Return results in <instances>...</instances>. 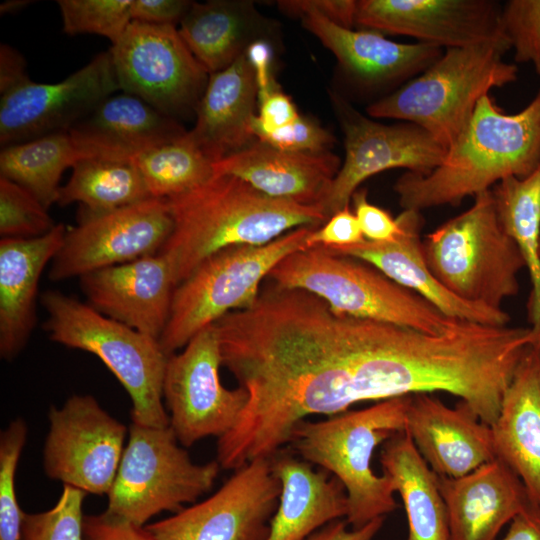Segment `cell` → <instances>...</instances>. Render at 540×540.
<instances>
[{
    "label": "cell",
    "mask_w": 540,
    "mask_h": 540,
    "mask_svg": "<svg viewBox=\"0 0 540 540\" xmlns=\"http://www.w3.org/2000/svg\"><path fill=\"white\" fill-rule=\"evenodd\" d=\"M167 201L173 230L158 253L170 264L176 286L222 249L264 245L291 230L327 221L322 206L270 197L229 174L214 173Z\"/></svg>",
    "instance_id": "cell-1"
},
{
    "label": "cell",
    "mask_w": 540,
    "mask_h": 540,
    "mask_svg": "<svg viewBox=\"0 0 540 540\" xmlns=\"http://www.w3.org/2000/svg\"><path fill=\"white\" fill-rule=\"evenodd\" d=\"M540 164V91L520 112L507 114L483 96L443 161L427 174L406 172L394 191L404 210L458 205L509 178H523Z\"/></svg>",
    "instance_id": "cell-2"
},
{
    "label": "cell",
    "mask_w": 540,
    "mask_h": 540,
    "mask_svg": "<svg viewBox=\"0 0 540 540\" xmlns=\"http://www.w3.org/2000/svg\"><path fill=\"white\" fill-rule=\"evenodd\" d=\"M411 396L394 397L322 421L299 422L289 445L294 453L337 478L347 498L345 520L360 528L398 508L388 478L371 467L375 449L406 429Z\"/></svg>",
    "instance_id": "cell-3"
},
{
    "label": "cell",
    "mask_w": 540,
    "mask_h": 540,
    "mask_svg": "<svg viewBox=\"0 0 540 540\" xmlns=\"http://www.w3.org/2000/svg\"><path fill=\"white\" fill-rule=\"evenodd\" d=\"M507 51L493 44L446 49L421 74L372 102L367 113L413 123L447 149L483 96L516 81L517 66L503 60Z\"/></svg>",
    "instance_id": "cell-4"
},
{
    "label": "cell",
    "mask_w": 540,
    "mask_h": 540,
    "mask_svg": "<svg viewBox=\"0 0 540 540\" xmlns=\"http://www.w3.org/2000/svg\"><path fill=\"white\" fill-rule=\"evenodd\" d=\"M268 279L284 288L308 291L335 312L356 318L431 334L444 333L458 321L374 266L320 246L286 256L271 270Z\"/></svg>",
    "instance_id": "cell-5"
},
{
    "label": "cell",
    "mask_w": 540,
    "mask_h": 540,
    "mask_svg": "<svg viewBox=\"0 0 540 540\" xmlns=\"http://www.w3.org/2000/svg\"><path fill=\"white\" fill-rule=\"evenodd\" d=\"M40 301L50 340L96 355L122 384L132 402L131 422L170 425L162 401L168 356L158 340L56 290L42 293Z\"/></svg>",
    "instance_id": "cell-6"
},
{
    "label": "cell",
    "mask_w": 540,
    "mask_h": 540,
    "mask_svg": "<svg viewBox=\"0 0 540 540\" xmlns=\"http://www.w3.org/2000/svg\"><path fill=\"white\" fill-rule=\"evenodd\" d=\"M473 198L467 210L425 236L423 254L450 292L468 302L502 308V302L517 295L525 263L500 222L491 189Z\"/></svg>",
    "instance_id": "cell-7"
},
{
    "label": "cell",
    "mask_w": 540,
    "mask_h": 540,
    "mask_svg": "<svg viewBox=\"0 0 540 540\" xmlns=\"http://www.w3.org/2000/svg\"><path fill=\"white\" fill-rule=\"evenodd\" d=\"M316 227H300L259 246L222 249L204 259L173 293L170 316L159 340L169 357L226 314L250 307L263 279L286 256L305 249Z\"/></svg>",
    "instance_id": "cell-8"
},
{
    "label": "cell",
    "mask_w": 540,
    "mask_h": 540,
    "mask_svg": "<svg viewBox=\"0 0 540 540\" xmlns=\"http://www.w3.org/2000/svg\"><path fill=\"white\" fill-rule=\"evenodd\" d=\"M177 442L170 425L131 422L105 512L143 527L152 517L164 511L177 513L208 492L220 464L194 463Z\"/></svg>",
    "instance_id": "cell-9"
},
{
    "label": "cell",
    "mask_w": 540,
    "mask_h": 540,
    "mask_svg": "<svg viewBox=\"0 0 540 540\" xmlns=\"http://www.w3.org/2000/svg\"><path fill=\"white\" fill-rule=\"evenodd\" d=\"M109 51L120 91L177 121L195 115L209 74L176 26L132 21Z\"/></svg>",
    "instance_id": "cell-10"
},
{
    "label": "cell",
    "mask_w": 540,
    "mask_h": 540,
    "mask_svg": "<svg viewBox=\"0 0 540 540\" xmlns=\"http://www.w3.org/2000/svg\"><path fill=\"white\" fill-rule=\"evenodd\" d=\"M220 366L214 324L197 333L180 353L168 357L163 398L170 411V427L184 447L209 436H224L233 429L248 402V393L242 387L228 389L222 385Z\"/></svg>",
    "instance_id": "cell-11"
},
{
    "label": "cell",
    "mask_w": 540,
    "mask_h": 540,
    "mask_svg": "<svg viewBox=\"0 0 540 540\" xmlns=\"http://www.w3.org/2000/svg\"><path fill=\"white\" fill-rule=\"evenodd\" d=\"M43 468L58 480L95 495L110 491L129 430L91 395H73L61 408L51 406Z\"/></svg>",
    "instance_id": "cell-12"
},
{
    "label": "cell",
    "mask_w": 540,
    "mask_h": 540,
    "mask_svg": "<svg viewBox=\"0 0 540 540\" xmlns=\"http://www.w3.org/2000/svg\"><path fill=\"white\" fill-rule=\"evenodd\" d=\"M173 230L167 199L148 198L100 214L82 211L66 229L49 278L62 281L157 254Z\"/></svg>",
    "instance_id": "cell-13"
},
{
    "label": "cell",
    "mask_w": 540,
    "mask_h": 540,
    "mask_svg": "<svg viewBox=\"0 0 540 540\" xmlns=\"http://www.w3.org/2000/svg\"><path fill=\"white\" fill-rule=\"evenodd\" d=\"M281 490L270 458H258L204 501L145 527L155 540H266Z\"/></svg>",
    "instance_id": "cell-14"
},
{
    "label": "cell",
    "mask_w": 540,
    "mask_h": 540,
    "mask_svg": "<svg viewBox=\"0 0 540 540\" xmlns=\"http://www.w3.org/2000/svg\"><path fill=\"white\" fill-rule=\"evenodd\" d=\"M336 108L344 132L345 158L323 206L327 220L350 204L369 177L394 168L427 174L445 157L446 148L413 123L375 122L340 99Z\"/></svg>",
    "instance_id": "cell-15"
},
{
    "label": "cell",
    "mask_w": 540,
    "mask_h": 540,
    "mask_svg": "<svg viewBox=\"0 0 540 540\" xmlns=\"http://www.w3.org/2000/svg\"><path fill=\"white\" fill-rule=\"evenodd\" d=\"M120 91L110 51L55 83L32 80L0 97V144L5 147L68 131L103 99Z\"/></svg>",
    "instance_id": "cell-16"
},
{
    "label": "cell",
    "mask_w": 540,
    "mask_h": 540,
    "mask_svg": "<svg viewBox=\"0 0 540 540\" xmlns=\"http://www.w3.org/2000/svg\"><path fill=\"white\" fill-rule=\"evenodd\" d=\"M493 0H360L355 24L444 50L493 44L511 49Z\"/></svg>",
    "instance_id": "cell-17"
},
{
    "label": "cell",
    "mask_w": 540,
    "mask_h": 540,
    "mask_svg": "<svg viewBox=\"0 0 540 540\" xmlns=\"http://www.w3.org/2000/svg\"><path fill=\"white\" fill-rule=\"evenodd\" d=\"M79 279L87 303L95 310L160 340L176 288L164 256L157 253L99 269Z\"/></svg>",
    "instance_id": "cell-18"
},
{
    "label": "cell",
    "mask_w": 540,
    "mask_h": 540,
    "mask_svg": "<svg viewBox=\"0 0 540 540\" xmlns=\"http://www.w3.org/2000/svg\"><path fill=\"white\" fill-rule=\"evenodd\" d=\"M304 28L337 58L345 73L367 89L394 91L425 71L444 52L428 43H399L371 29L339 26L314 11H304Z\"/></svg>",
    "instance_id": "cell-19"
},
{
    "label": "cell",
    "mask_w": 540,
    "mask_h": 540,
    "mask_svg": "<svg viewBox=\"0 0 540 540\" xmlns=\"http://www.w3.org/2000/svg\"><path fill=\"white\" fill-rule=\"evenodd\" d=\"M405 431L439 476L459 478L496 459L491 426L463 401L451 408L432 394L412 395Z\"/></svg>",
    "instance_id": "cell-20"
},
{
    "label": "cell",
    "mask_w": 540,
    "mask_h": 540,
    "mask_svg": "<svg viewBox=\"0 0 540 540\" xmlns=\"http://www.w3.org/2000/svg\"><path fill=\"white\" fill-rule=\"evenodd\" d=\"M398 218L403 226V234L396 241L380 243L364 240L351 246L327 249L374 266L450 318L495 326L509 324L511 317L502 308L461 299L433 275L423 254L420 239L423 219L420 212L403 210Z\"/></svg>",
    "instance_id": "cell-21"
},
{
    "label": "cell",
    "mask_w": 540,
    "mask_h": 540,
    "mask_svg": "<svg viewBox=\"0 0 540 540\" xmlns=\"http://www.w3.org/2000/svg\"><path fill=\"white\" fill-rule=\"evenodd\" d=\"M187 130L142 99L118 91L103 99L69 130L82 158L132 161Z\"/></svg>",
    "instance_id": "cell-22"
},
{
    "label": "cell",
    "mask_w": 540,
    "mask_h": 540,
    "mask_svg": "<svg viewBox=\"0 0 540 540\" xmlns=\"http://www.w3.org/2000/svg\"><path fill=\"white\" fill-rule=\"evenodd\" d=\"M437 483L450 540H494L531 500L519 477L498 458L459 478L437 475Z\"/></svg>",
    "instance_id": "cell-23"
},
{
    "label": "cell",
    "mask_w": 540,
    "mask_h": 540,
    "mask_svg": "<svg viewBox=\"0 0 540 540\" xmlns=\"http://www.w3.org/2000/svg\"><path fill=\"white\" fill-rule=\"evenodd\" d=\"M340 167L329 151L287 152L258 140L213 163L214 173L238 177L270 197L322 207Z\"/></svg>",
    "instance_id": "cell-24"
},
{
    "label": "cell",
    "mask_w": 540,
    "mask_h": 540,
    "mask_svg": "<svg viewBox=\"0 0 540 540\" xmlns=\"http://www.w3.org/2000/svg\"><path fill=\"white\" fill-rule=\"evenodd\" d=\"M257 98L256 74L246 51L225 69L209 75L189 134L212 163L255 141Z\"/></svg>",
    "instance_id": "cell-25"
},
{
    "label": "cell",
    "mask_w": 540,
    "mask_h": 540,
    "mask_svg": "<svg viewBox=\"0 0 540 540\" xmlns=\"http://www.w3.org/2000/svg\"><path fill=\"white\" fill-rule=\"evenodd\" d=\"M66 229L58 223L39 237L0 240V355L5 360L19 354L34 329L39 280Z\"/></svg>",
    "instance_id": "cell-26"
},
{
    "label": "cell",
    "mask_w": 540,
    "mask_h": 540,
    "mask_svg": "<svg viewBox=\"0 0 540 540\" xmlns=\"http://www.w3.org/2000/svg\"><path fill=\"white\" fill-rule=\"evenodd\" d=\"M491 429L496 458L540 506V348L530 346L525 352Z\"/></svg>",
    "instance_id": "cell-27"
},
{
    "label": "cell",
    "mask_w": 540,
    "mask_h": 540,
    "mask_svg": "<svg viewBox=\"0 0 540 540\" xmlns=\"http://www.w3.org/2000/svg\"><path fill=\"white\" fill-rule=\"evenodd\" d=\"M270 460L282 490L266 540H303L324 525L345 518L347 498L337 478L323 469L315 470L285 449Z\"/></svg>",
    "instance_id": "cell-28"
},
{
    "label": "cell",
    "mask_w": 540,
    "mask_h": 540,
    "mask_svg": "<svg viewBox=\"0 0 540 540\" xmlns=\"http://www.w3.org/2000/svg\"><path fill=\"white\" fill-rule=\"evenodd\" d=\"M382 447L383 475L394 492L399 493L407 515L406 540H450L447 510L437 474L418 453L409 434L398 433Z\"/></svg>",
    "instance_id": "cell-29"
},
{
    "label": "cell",
    "mask_w": 540,
    "mask_h": 540,
    "mask_svg": "<svg viewBox=\"0 0 540 540\" xmlns=\"http://www.w3.org/2000/svg\"><path fill=\"white\" fill-rule=\"evenodd\" d=\"M261 17L252 3L231 0L193 2L179 23V33L210 75L221 71L258 39Z\"/></svg>",
    "instance_id": "cell-30"
},
{
    "label": "cell",
    "mask_w": 540,
    "mask_h": 540,
    "mask_svg": "<svg viewBox=\"0 0 540 540\" xmlns=\"http://www.w3.org/2000/svg\"><path fill=\"white\" fill-rule=\"evenodd\" d=\"M491 192L500 222L519 248L529 271L532 346L540 348V164L526 177L498 182Z\"/></svg>",
    "instance_id": "cell-31"
},
{
    "label": "cell",
    "mask_w": 540,
    "mask_h": 540,
    "mask_svg": "<svg viewBox=\"0 0 540 540\" xmlns=\"http://www.w3.org/2000/svg\"><path fill=\"white\" fill-rule=\"evenodd\" d=\"M153 198L133 161L98 157L79 159L60 187L57 204L79 203L82 211L100 214Z\"/></svg>",
    "instance_id": "cell-32"
},
{
    "label": "cell",
    "mask_w": 540,
    "mask_h": 540,
    "mask_svg": "<svg viewBox=\"0 0 540 540\" xmlns=\"http://www.w3.org/2000/svg\"><path fill=\"white\" fill-rule=\"evenodd\" d=\"M81 158L69 132H55L2 147L0 177L24 187L49 209L57 203L64 171Z\"/></svg>",
    "instance_id": "cell-33"
},
{
    "label": "cell",
    "mask_w": 540,
    "mask_h": 540,
    "mask_svg": "<svg viewBox=\"0 0 540 540\" xmlns=\"http://www.w3.org/2000/svg\"><path fill=\"white\" fill-rule=\"evenodd\" d=\"M132 161L153 198L170 199L184 194L214 174L213 163L197 146L189 131Z\"/></svg>",
    "instance_id": "cell-34"
},
{
    "label": "cell",
    "mask_w": 540,
    "mask_h": 540,
    "mask_svg": "<svg viewBox=\"0 0 540 540\" xmlns=\"http://www.w3.org/2000/svg\"><path fill=\"white\" fill-rule=\"evenodd\" d=\"M63 31L95 34L116 44L132 22L133 0H57Z\"/></svg>",
    "instance_id": "cell-35"
},
{
    "label": "cell",
    "mask_w": 540,
    "mask_h": 540,
    "mask_svg": "<svg viewBox=\"0 0 540 540\" xmlns=\"http://www.w3.org/2000/svg\"><path fill=\"white\" fill-rule=\"evenodd\" d=\"M27 434V424L20 417L0 434V540L21 538L25 512L16 498L15 474Z\"/></svg>",
    "instance_id": "cell-36"
},
{
    "label": "cell",
    "mask_w": 540,
    "mask_h": 540,
    "mask_svg": "<svg viewBox=\"0 0 540 540\" xmlns=\"http://www.w3.org/2000/svg\"><path fill=\"white\" fill-rule=\"evenodd\" d=\"M39 199L19 184L0 177L1 238H35L55 227Z\"/></svg>",
    "instance_id": "cell-37"
},
{
    "label": "cell",
    "mask_w": 540,
    "mask_h": 540,
    "mask_svg": "<svg viewBox=\"0 0 540 540\" xmlns=\"http://www.w3.org/2000/svg\"><path fill=\"white\" fill-rule=\"evenodd\" d=\"M87 493L64 485L49 510L24 513L20 540H83V502Z\"/></svg>",
    "instance_id": "cell-38"
},
{
    "label": "cell",
    "mask_w": 540,
    "mask_h": 540,
    "mask_svg": "<svg viewBox=\"0 0 540 540\" xmlns=\"http://www.w3.org/2000/svg\"><path fill=\"white\" fill-rule=\"evenodd\" d=\"M501 20L515 61L532 64L540 75V0L506 2Z\"/></svg>",
    "instance_id": "cell-39"
},
{
    "label": "cell",
    "mask_w": 540,
    "mask_h": 540,
    "mask_svg": "<svg viewBox=\"0 0 540 540\" xmlns=\"http://www.w3.org/2000/svg\"><path fill=\"white\" fill-rule=\"evenodd\" d=\"M256 140L282 151L313 154L328 152L335 141L329 131L302 115L282 128L259 134Z\"/></svg>",
    "instance_id": "cell-40"
},
{
    "label": "cell",
    "mask_w": 540,
    "mask_h": 540,
    "mask_svg": "<svg viewBox=\"0 0 540 540\" xmlns=\"http://www.w3.org/2000/svg\"><path fill=\"white\" fill-rule=\"evenodd\" d=\"M257 114L253 121L256 136L282 128L299 117L291 100L275 83L274 79L258 85Z\"/></svg>",
    "instance_id": "cell-41"
},
{
    "label": "cell",
    "mask_w": 540,
    "mask_h": 540,
    "mask_svg": "<svg viewBox=\"0 0 540 540\" xmlns=\"http://www.w3.org/2000/svg\"><path fill=\"white\" fill-rule=\"evenodd\" d=\"M354 213L366 240L372 242H393L403 234L399 218H393L386 210L372 204L367 191L357 190L352 198Z\"/></svg>",
    "instance_id": "cell-42"
},
{
    "label": "cell",
    "mask_w": 540,
    "mask_h": 540,
    "mask_svg": "<svg viewBox=\"0 0 540 540\" xmlns=\"http://www.w3.org/2000/svg\"><path fill=\"white\" fill-rule=\"evenodd\" d=\"M365 239L357 217L348 206L334 213L321 227L313 228L305 243L306 248H338L355 245Z\"/></svg>",
    "instance_id": "cell-43"
},
{
    "label": "cell",
    "mask_w": 540,
    "mask_h": 540,
    "mask_svg": "<svg viewBox=\"0 0 540 540\" xmlns=\"http://www.w3.org/2000/svg\"><path fill=\"white\" fill-rule=\"evenodd\" d=\"M83 540H155L145 526H137L106 512L84 515Z\"/></svg>",
    "instance_id": "cell-44"
},
{
    "label": "cell",
    "mask_w": 540,
    "mask_h": 540,
    "mask_svg": "<svg viewBox=\"0 0 540 540\" xmlns=\"http://www.w3.org/2000/svg\"><path fill=\"white\" fill-rule=\"evenodd\" d=\"M192 3L187 0H133L131 18L144 24L176 26Z\"/></svg>",
    "instance_id": "cell-45"
},
{
    "label": "cell",
    "mask_w": 540,
    "mask_h": 540,
    "mask_svg": "<svg viewBox=\"0 0 540 540\" xmlns=\"http://www.w3.org/2000/svg\"><path fill=\"white\" fill-rule=\"evenodd\" d=\"M278 3L284 11L294 15L314 11L345 28H352L355 24L357 1L354 0H294Z\"/></svg>",
    "instance_id": "cell-46"
},
{
    "label": "cell",
    "mask_w": 540,
    "mask_h": 540,
    "mask_svg": "<svg viewBox=\"0 0 540 540\" xmlns=\"http://www.w3.org/2000/svg\"><path fill=\"white\" fill-rule=\"evenodd\" d=\"M385 517L374 519L360 528H351L345 518L334 520L303 540H373L383 526Z\"/></svg>",
    "instance_id": "cell-47"
},
{
    "label": "cell",
    "mask_w": 540,
    "mask_h": 540,
    "mask_svg": "<svg viewBox=\"0 0 540 540\" xmlns=\"http://www.w3.org/2000/svg\"><path fill=\"white\" fill-rule=\"evenodd\" d=\"M22 54L8 44L0 45V95L30 81Z\"/></svg>",
    "instance_id": "cell-48"
},
{
    "label": "cell",
    "mask_w": 540,
    "mask_h": 540,
    "mask_svg": "<svg viewBox=\"0 0 540 540\" xmlns=\"http://www.w3.org/2000/svg\"><path fill=\"white\" fill-rule=\"evenodd\" d=\"M501 540H540V506L529 500Z\"/></svg>",
    "instance_id": "cell-49"
},
{
    "label": "cell",
    "mask_w": 540,
    "mask_h": 540,
    "mask_svg": "<svg viewBox=\"0 0 540 540\" xmlns=\"http://www.w3.org/2000/svg\"><path fill=\"white\" fill-rule=\"evenodd\" d=\"M33 3V1L30 0H6L0 4V14L1 15H8V14H15Z\"/></svg>",
    "instance_id": "cell-50"
}]
</instances>
